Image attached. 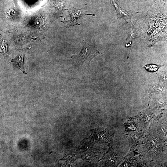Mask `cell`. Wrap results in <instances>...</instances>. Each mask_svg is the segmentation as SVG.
<instances>
[{
  "instance_id": "1",
  "label": "cell",
  "mask_w": 167,
  "mask_h": 167,
  "mask_svg": "<svg viewBox=\"0 0 167 167\" xmlns=\"http://www.w3.org/2000/svg\"><path fill=\"white\" fill-rule=\"evenodd\" d=\"M100 53L95 46L92 45L84 46L80 53L73 58L79 65L89 66L91 60Z\"/></svg>"
},
{
  "instance_id": "2",
  "label": "cell",
  "mask_w": 167,
  "mask_h": 167,
  "mask_svg": "<svg viewBox=\"0 0 167 167\" xmlns=\"http://www.w3.org/2000/svg\"><path fill=\"white\" fill-rule=\"evenodd\" d=\"M71 18L69 21H68L67 26H74L78 24L77 20L83 15V12L79 10L75 9H70L68 11Z\"/></svg>"
},
{
  "instance_id": "3",
  "label": "cell",
  "mask_w": 167,
  "mask_h": 167,
  "mask_svg": "<svg viewBox=\"0 0 167 167\" xmlns=\"http://www.w3.org/2000/svg\"><path fill=\"white\" fill-rule=\"evenodd\" d=\"M24 56L23 55H20L12 60V62L14 63L15 66L18 68L24 74H27L24 65Z\"/></svg>"
},
{
  "instance_id": "4",
  "label": "cell",
  "mask_w": 167,
  "mask_h": 167,
  "mask_svg": "<svg viewBox=\"0 0 167 167\" xmlns=\"http://www.w3.org/2000/svg\"><path fill=\"white\" fill-rule=\"evenodd\" d=\"M111 4L114 6L116 10L118 16L119 18H128L129 15L127 12L119 7L114 0H111Z\"/></svg>"
},
{
  "instance_id": "5",
  "label": "cell",
  "mask_w": 167,
  "mask_h": 167,
  "mask_svg": "<svg viewBox=\"0 0 167 167\" xmlns=\"http://www.w3.org/2000/svg\"><path fill=\"white\" fill-rule=\"evenodd\" d=\"M34 25L38 28H41L43 27L45 25V21L41 16L36 17L34 20Z\"/></svg>"
},
{
  "instance_id": "6",
  "label": "cell",
  "mask_w": 167,
  "mask_h": 167,
  "mask_svg": "<svg viewBox=\"0 0 167 167\" xmlns=\"http://www.w3.org/2000/svg\"><path fill=\"white\" fill-rule=\"evenodd\" d=\"M161 66H158L154 64H150L145 66V68L147 71L151 72H155L158 70Z\"/></svg>"
}]
</instances>
